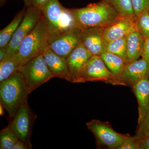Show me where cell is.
I'll use <instances>...</instances> for the list:
<instances>
[{"mask_svg":"<svg viewBox=\"0 0 149 149\" xmlns=\"http://www.w3.org/2000/svg\"><path fill=\"white\" fill-rule=\"evenodd\" d=\"M141 58L149 63V38L146 39L143 51Z\"/></svg>","mask_w":149,"mask_h":149,"instance_id":"f1b7e54d","label":"cell"},{"mask_svg":"<svg viewBox=\"0 0 149 149\" xmlns=\"http://www.w3.org/2000/svg\"><path fill=\"white\" fill-rule=\"evenodd\" d=\"M18 71L22 74L29 94L54 77L49 69L43 54L21 65Z\"/></svg>","mask_w":149,"mask_h":149,"instance_id":"8992f818","label":"cell"},{"mask_svg":"<svg viewBox=\"0 0 149 149\" xmlns=\"http://www.w3.org/2000/svg\"><path fill=\"white\" fill-rule=\"evenodd\" d=\"M127 62H133L142 57L146 38L139 32L134 30L127 36Z\"/></svg>","mask_w":149,"mask_h":149,"instance_id":"e0dca14e","label":"cell"},{"mask_svg":"<svg viewBox=\"0 0 149 149\" xmlns=\"http://www.w3.org/2000/svg\"><path fill=\"white\" fill-rule=\"evenodd\" d=\"M149 129V107L143 121L139 125V128L136 136L138 138H143L146 135Z\"/></svg>","mask_w":149,"mask_h":149,"instance_id":"4316f807","label":"cell"},{"mask_svg":"<svg viewBox=\"0 0 149 149\" xmlns=\"http://www.w3.org/2000/svg\"><path fill=\"white\" fill-rule=\"evenodd\" d=\"M100 56L113 74L121 80V74L125 65L123 60L118 56L107 52L103 53Z\"/></svg>","mask_w":149,"mask_h":149,"instance_id":"ffe728a7","label":"cell"},{"mask_svg":"<svg viewBox=\"0 0 149 149\" xmlns=\"http://www.w3.org/2000/svg\"><path fill=\"white\" fill-rule=\"evenodd\" d=\"M49 0H29V5H31L41 10Z\"/></svg>","mask_w":149,"mask_h":149,"instance_id":"83f0119b","label":"cell"},{"mask_svg":"<svg viewBox=\"0 0 149 149\" xmlns=\"http://www.w3.org/2000/svg\"><path fill=\"white\" fill-rule=\"evenodd\" d=\"M35 118L27 102L19 110L9 123L19 140L25 143L29 149L32 148L30 137Z\"/></svg>","mask_w":149,"mask_h":149,"instance_id":"9c48e42d","label":"cell"},{"mask_svg":"<svg viewBox=\"0 0 149 149\" xmlns=\"http://www.w3.org/2000/svg\"><path fill=\"white\" fill-rule=\"evenodd\" d=\"M101 81L113 85L127 86L107 67L100 56H93L85 63L75 83Z\"/></svg>","mask_w":149,"mask_h":149,"instance_id":"5b68a950","label":"cell"},{"mask_svg":"<svg viewBox=\"0 0 149 149\" xmlns=\"http://www.w3.org/2000/svg\"><path fill=\"white\" fill-rule=\"evenodd\" d=\"M93 56L80 42L77 47L66 58L70 73V82L75 83L78 74L85 63Z\"/></svg>","mask_w":149,"mask_h":149,"instance_id":"4fadbf2b","label":"cell"},{"mask_svg":"<svg viewBox=\"0 0 149 149\" xmlns=\"http://www.w3.org/2000/svg\"><path fill=\"white\" fill-rule=\"evenodd\" d=\"M81 42V29L75 28L50 40L49 48L54 52L66 58Z\"/></svg>","mask_w":149,"mask_h":149,"instance_id":"30bf717a","label":"cell"},{"mask_svg":"<svg viewBox=\"0 0 149 149\" xmlns=\"http://www.w3.org/2000/svg\"><path fill=\"white\" fill-rule=\"evenodd\" d=\"M136 16H119L111 24L104 28V38L107 42L126 37L135 29Z\"/></svg>","mask_w":149,"mask_h":149,"instance_id":"7c38bea8","label":"cell"},{"mask_svg":"<svg viewBox=\"0 0 149 149\" xmlns=\"http://www.w3.org/2000/svg\"><path fill=\"white\" fill-rule=\"evenodd\" d=\"M40 10L47 27L50 40L79 28L71 9L65 8L58 0H49Z\"/></svg>","mask_w":149,"mask_h":149,"instance_id":"7a4b0ae2","label":"cell"},{"mask_svg":"<svg viewBox=\"0 0 149 149\" xmlns=\"http://www.w3.org/2000/svg\"><path fill=\"white\" fill-rule=\"evenodd\" d=\"M7 52L6 47L0 48V61H2L8 56Z\"/></svg>","mask_w":149,"mask_h":149,"instance_id":"1f68e13d","label":"cell"},{"mask_svg":"<svg viewBox=\"0 0 149 149\" xmlns=\"http://www.w3.org/2000/svg\"><path fill=\"white\" fill-rule=\"evenodd\" d=\"M25 6L23 19L6 47L8 56L18 52L22 40L32 32L42 18V14L40 9L31 5Z\"/></svg>","mask_w":149,"mask_h":149,"instance_id":"52a82bcc","label":"cell"},{"mask_svg":"<svg viewBox=\"0 0 149 149\" xmlns=\"http://www.w3.org/2000/svg\"><path fill=\"white\" fill-rule=\"evenodd\" d=\"M149 77V63L141 58L125 65L121 74V80L128 85L133 86L137 81Z\"/></svg>","mask_w":149,"mask_h":149,"instance_id":"5bb4252c","label":"cell"},{"mask_svg":"<svg viewBox=\"0 0 149 149\" xmlns=\"http://www.w3.org/2000/svg\"><path fill=\"white\" fill-rule=\"evenodd\" d=\"M0 83L1 104L6 110L11 120L27 102L29 91L19 71Z\"/></svg>","mask_w":149,"mask_h":149,"instance_id":"3957f363","label":"cell"},{"mask_svg":"<svg viewBox=\"0 0 149 149\" xmlns=\"http://www.w3.org/2000/svg\"><path fill=\"white\" fill-rule=\"evenodd\" d=\"M104 28L81 29V41L93 56H100L106 52L107 42L104 38Z\"/></svg>","mask_w":149,"mask_h":149,"instance_id":"8fae6325","label":"cell"},{"mask_svg":"<svg viewBox=\"0 0 149 149\" xmlns=\"http://www.w3.org/2000/svg\"><path fill=\"white\" fill-rule=\"evenodd\" d=\"M133 12L136 17L146 11H149V0H131Z\"/></svg>","mask_w":149,"mask_h":149,"instance_id":"d4e9b609","label":"cell"},{"mask_svg":"<svg viewBox=\"0 0 149 149\" xmlns=\"http://www.w3.org/2000/svg\"><path fill=\"white\" fill-rule=\"evenodd\" d=\"M86 124L88 129L94 134L98 144L109 148L117 149L122 145L126 137V135L115 131L107 121L93 119Z\"/></svg>","mask_w":149,"mask_h":149,"instance_id":"ba28073f","label":"cell"},{"mask_svg":"<svg viewBox=\"0 0 149 149\" xmlns=\"http://www.w3.org/2000/svg\"><path fill=\"white\" fill-rule=\"evenodd\" d=\"M106 52L120 57L126 64L127 62V37L111 40L107 44Z\"/></svg>","mask_w":149,"mask_h":149,"instance_id":"44dd1931","label":"cell"},{"mask_svg":"<svg viewBox=\"0 0 149 149\" xmlns=\"http://www.w3.org/2000/svg\"><path fill=\"white\" fill-rule=\"evenodd\" d=\"M140 139L137 136L126 135L125 140L117 149H140Z\"/></svg>","mask_w":149,"mask_h":149,"instance_id":"484cf974","label":"cell"},{"mask_svg":"<svg viewBox=\"0 0 149 149\" xmlns=\"http://www.w3.org/2000/svg\"><path fill=\"white\" fill-rule=\"evenodd\" d=\"M140 149H149V136L140 139Z\"/></svg>","mask_w":149,"mask_h":149,"instance_id":"f546056e","label":"cell"},{"mask_svg":"<svg viewBox=\"0 0 149 149\" xmlns=\"http://www.w3.org/2000/svg\"><path fill=\"white\" fill-rule=\"evenodd\" d=\"M111 6L120 16H134L131 0H102Z\"/></svg>","mask_w":149,"mask_h":149,"instance_id":"603a6c76","label":"cell"},{"mask_svg":"<svg viewBox=\"0 0 149 149\" xmlns=\"http://www.w3.org/2000/svg\"><path fill=\"white\" fill-rule=\"evenodd\" d=\"M25 9H23L19 12L12 21L0 31V48L6 47L9 42L23 19L25 14Z\"/></svg>","mask_w":149,"mask_h":149,"instance_id":"d6986e66","label":"cell"},{"mask_svg":"<svg viewBox=\"0 0 149 149\" xmlns=\"http://www.w3.org/2000/svg\"><path fill=\"white\" fill-rule=\"evenodd\" d=\"M139 105L138 124L143 121L149 107V77H144L136 82L133 86Z\"/></svg>","mask_w":149,"mask_h":149,"instance_id":"2e32d148","label":"cell"},{"mask_svg":"<svg viewBox=\"0 0 149 149\" xmlns=\"http://www.w3.org/2000/svg\"><path fill=\"white\" fill-rule=\"evenodd\" d=\"M0 106H1V108H0V111H0V113H1V115L2 116L3 115V108H4L3 106L1 104V105H0Z\"/></svg>","mask_w":149,"mask_h":149,"instance_id":"836d02e7","label":"cell"},{"mask_svg":"<svg viewBox=\"0 0 149 149\" xmlns=\"http://www.w3.org/2000/svg\"><path fill=\"white\" fill-rule=\"evenodd\" d=\"M19 139L10 125L3 128L0 132V149H14Z\"/></svg>","mask_w":149,"mask_h":149,"instance_id":"7402d4cb","label":"cell"},{"mask_svg":"<svg viewBox=\"0 0 149 149\" xmlns=\"http://www.w3.org/2000/svg\"><path fill=\"white\" fill-rule=\"evenodd\" d=\"M135 29L146 39L149 38V11L144 12L137 17Z\"/></svg>","mask_w":149,"mask_h":149,"instance_id":"cb8c5ba5","label":"cell"},{"mask_svg":"<svg viewBox=\"0 0 149 149\" xmlns=\"http://www.w3.org/2000/svg\"><path fill=\"white\" fill-rule=\"evenodd\" d=\"M49 31L42 15L34 29L23 39L19 46L18 52L21 65L44 53L49 48Z\"/></svg>","mask_w":149,"mask_h":149,"instance_id":"277c9868","label":"cell"},{"mask_svg":"<svg viewBox=\"0 0 149 149\" xmlns=\"http://www.w3.org/2000/svg\"><path fill=\"white\" fill-rule=\"evenodd\" d=\"M149 136V130H148V131H147V132L146 133V135H145V136Z\"/></svg>","mask_w":149,"mask_h":149,"instance_id":"e575fe53","label":"cell"},{"mask_svg":"<svg viewBox=\"0 0 149 149\" xmlns=\"http://www.w3.org/2000/svg\"><path fill=\"white\" fill-rule=\"evenodd\" d=\"M29 149V148L24 142L19 140L15 146L14 149Z\"/></svg>","mask_w":149,"mask_h":149,"instance_id":"4dcf8cb0","label":"cell"},{"mask_svg":"<svg viewBox=\"0 0 149 149\" xmlns=\"http://www.w3.org/2000/svg\"><path fill=\"white\" fill-rule=\"evenodd\" d=\"M78 28H105L120 15L109 4L101 0L80 8L71 9Z\"/></svg>","mask_w":149,"mask_h":149,"instance_id":"6da1fadb","label":"cell"},{"mask_svg":"<svg viewBox=\"0 0 149 149\" xmlns=\"http://www.w3.org/2000/svg\"><path fill=\"white\" fill-rule=\"evenodd\" d=\"M47 65L54 77L70 82V77L66 58L62 57L48 48L43 54Z\"/></svg>","mask_w":149,"mask_h":149,"instance_id":"9a60e30c","label":"cell"},{"mask_svg":"<svg viewBox=\"0 0 149 149\" xmlns=\"http://www.w3.org/2000/svg\"><path fill=\"white\" fill-rule=\"evenodd\" d=\"M6 0H1V2H2L5 1ZM25 4V6H27L29 5V0H23Z\"/></svg>","mask_w":149,"mask_h":149,"instance_id":"d6a6232c","label":"cell"},{"mask_svg":"<svg viewBox=\"0 0 149 149\" xmlns=\"http://www.w3.org/2000/svg\"><path fill=\"white\" fill-rule=\"evenodd\" d=\"M21 60L18 52L9 55L0 61V82L18 71Z\"/></svg>","mask_w":149,"mask_h":149,"instance_id":"ac0fdd59","label":"cell"}]
</instances>
